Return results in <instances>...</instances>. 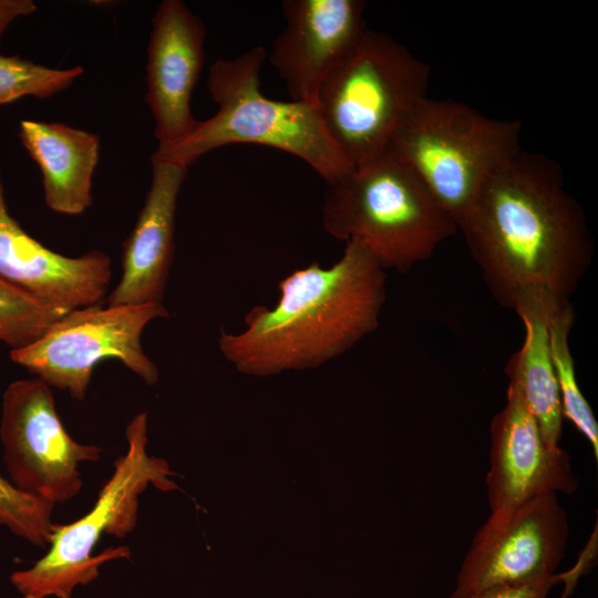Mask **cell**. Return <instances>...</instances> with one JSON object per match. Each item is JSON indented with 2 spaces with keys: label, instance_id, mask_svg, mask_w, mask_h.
<instances>
[{
  "label": "cell",
  "instance_id": "obj_13",
  "mask_svg": "<svg viewBox=\"0 0 598 598\" xmlns=\"http://www.w3.org/2000/svg\"><path fill=\"white\" fill-rule=\"evenodd\" d=\"M147 47L146 94L158 147L178 142L196 126L190 97L204 66L206 28L179 0L163 1Z\"/></svg>",
  "mask_w": 598,
  "mask_h": 598
},
{
  "label": "cell",
  "instance_id": "obj_14",
  "mask_svg": "<svg viewBox=\"0 0 598 598\" xmlns=\"http://www.w3.org/2000/svg\"><path fill=\"white\" fill-rule=\"evenodd\" d=\"M110 257L92 250L66 257L27 234L9 214L0 171V279L49 306L71 311L102 303Z\"/></svg>",
  "mask_w": 598,
  "mask_h": 598
},
{
  "label": "cell",
  "instance_id": "obj_6",
  "mask_svg": "<svg viewBox=\"0 0 598 598\" xmlns=\"http://www.w3.org/2000/svg\"><path fill=\"white\" fill-rule=\"evenodd\" d=\"M520 131L518 120L425 96L400 123L388 150L458 225L489 176L522 150Z\"/></svg>",
  "mask_w": 598,
  "mask_h": 598
},
{
  "label": "cell",
  "instance_id": "obj_23",
  "mask_svg": "<svg viewBox=\"0 0 598 598\" xmlns=\"http://www.w3.org/2000/svg\"><path fill=\"white\" fill-rule=\"evenodd\" d=\"M37 6L32 0H0V39L17 18L32 14Z\"/></svg>",
  "mask_w": 598,
  "mask_h": 598
},
{
  "label": "cell",
  "instance_id": "obj_12",
  "mask_svg": "<svg viewBox=\"0 0 598 598\" xmlns=\"http://www.w3.org/2000/svg\"><path fill=\"white\" fill-rule=\"evenodd\" d=\"M578 486L569 453L546 441L536 419L508 386L506 403L491 423L486 475L491 512L540 495H571Z\"/></svg>",
  "mask_w": 598,
  "mask_h": 598
},
{
  "label": "cell",
  "instance_id": "obj_5",
  "mask_svg": "<svg viewBox=\"0 0 598 598\" xmlns=\"http://www.w3.org/2000/svg\"><path fill=\"white\" fill-rule=\"evenodd\" d=\"M127 448L114 462L85 515L68 524H53L48 551L30 568L16 570L10 581L22 598H72L79 586L94 581L102 564L130 558L126 546L93 550L103 535L118 538L137 524L140 496L148 487L169 491L176 484L167 463L147 453V413L136 414L125 429Z\"/></svg>",
  "mask_w": 598,
  "mask_h": 598
},
{
  "label": "cell",
  "instance_id": "obj_1",
  "mask_svg": "<svg viewBox=\"0 0 598 598\" xmlns=\"http://www.w3.org/2000/svg\"><path fill=\"white\" fill-rule=\"evenodd\" d=\"M457 229L506 309L528 289L569 298L594 257L585 212L567 190L560 166L524 150L489 176Z\"/></svg>",
  "mask_w": 598,
  "mask_h": 598
},
{
  "label": "cell",
  "instance_id": "obj_8",
  "mask_svg": "<svg viewBox=\"0 0 598 598\" xmlns=\"http://www.w3.org/2000/svg\"><path fill=\"white\" fill-rule=\"evenodd\" d=\"M168 317L163 303L109 306L101 303L69 311L42 337L12 349L11 360L48 385L84 400L96 364L116 359L154 385L159 372L144 353L141 337L154 319Z\"/></svg>",
  "mask_w": 598,
  "mask_h": 598
},
{
  "label": "cell",
  "instance_id": "obj_17",
  "mask_svg": "<svg viewBox=\"0 0 598 598\" xmlns=\"http://www.w3.org/2000/svg\"><path fill=\"white\" fill-rule=\"evenodd\" d=\"M19 137L42 173L48 207L66 215L85 212L92 205L99 136L62 123L23 120Z\"/></svg>",
  "mask_w": 598,
  "mask_h": 598
},
{
  "label": "cell",
  "instance_id": "obj_21",
  "mask_svg": "<svg viewBox=\"0 0 598 598\" xmlns=\"http://www.w3.org/2000/svg\"><path fill=\"white\" fill-rule=\"evenodd\" d=\"M54 505L19 491L0 475V526L34 546H48Z\"/></svg>",
  "mask_w": 598,
  "mask_h": 598
},
{
  "label": "cell",
  "instance_id": "obj_2",
  "mask_svg": "<svg viewBox=\"0 0 598 598\" xmlns=\"http://www.w3.org/2000/svg\"><path fill=\"white\" fill-rule=\"evenodd\" d=\"M385 280V270L362 246L346 243L330 267L313 261L280 280L276 305L252 307L244 330H221L219 351L250 375L317 368L379 327Z\"/></svg>",
  "mask_w": 598,
  "mask_h": 598
},
{
  "label": "cell",
  "instance_id": "obj_3",
  "mask_svg": "<svg viewBox=\"0 0 598 598\" xmlns=\"http://www.w3.org/2000/svg\"><path fill=\"white\" fill-rule=\"evenodd\" d=\"M266 59V49L256 45L233 59L216 60L207 89L217 112L178 142L157 147L152 157L188 167L215 148L254 143L302 159L328 185L347 176L354 166L326 130L317 105L261 93L259 74Z\"/></svg>",
  "mask_w": 598,
  "mask_h": 598
},
{
  "label": "cell",
  "instance_id": "obj_7",
  "mask_svg": "<svg viewBox=\"0 0 598 598\" xmlns=\"http://www.w3.org/2000/svg\"><path fill=\"white\" fill-rule=\"evenodd\" d=\"M430 68L391 35L367 29L316 102L326 130L357 167L383 154L423 97Z\"/></svg>",
  "mask_w": 598,
  "mask_h": 598
},
{
  "label": "cell",
  "instance_id": "obj_18",
  "mask_svg": "<svg viewBox=\"0 0 598 598\" xmlns=\"http://www.w3.org/2000/svg\"><path fill=\"white\" fill-rule=\"evenodd\" d=\"M574 322L575 311L569 298L558 296L550 310L548 333L563 415L586 437L597 460L598 423L591 406L579 389L575 360L569 347V332Z\"/></svg>",
  "mask_w": 598,
  "mask_h": 598
},
{
  "label": "cell",
  "instance_id": "obj_11",
  "mask_svg": "<svg viewBox=\"0 0 598 598\" xmlns=\"http://www.w3.org/2000/svg\"><path fill=\"white\" fill-rule=\"evenodd\" d=\"M362 0H286L283 30L267 59L283 80L291 101L316 105L337 65L368 29Z\"/></svg>",
  "mask_w": 598,
  "mask_h": 598
},
{
  "label": "cell",
  "instance_id": "obj_20",
  "mask_svg": "<svg viewBox=\"0 0 598 598\" xmlns=\"http://www.w3.org/2000/svg\"><path fill=\"white\" fill-rule=\"evenodd\" d=\"M82 66L52 69L20 56L0 54V105L24 96L44 99L69 87Z\"/></svg>",
  "mask_w": 598,
  "mask_h": 598
},
{
  "label": "cell",
  "instance_id": "obj_4",
  "mask_svg": "<svg viewBox=\"0 0 598 598\" xmlns=\"http://www.w3.org/2000/svg\"><path fill=\"white\" fill-rule=\"evenodd\" d=\"M328 187L324 230L362 246L383 270L408 272L458 231L450 214L389 150Z\"/></svg>",
  "mask_w": 598,
  "mask_h": 598
},
{
  "label": "cell",
  "instance_id": "obj_9",
  "mask_svg": "<svg viewBox=\"0 0 598 598\" xmlns=\"http://www.w3.org/2000/svg\"><path fill=\"white\" fill-rule=\"evenodd\" d=\"M0 440L10 482L54 506L80 493V465L99 461L103 452L70 436L56 413L51 386L37 377L17 380L6 389Z\"/></svg>",
  "mask_w": 598,
  "mask_h": 598
},
{
  "label": "cell",
  "instance_id": "obj_10",
  "mask_svg": "<svg viewBox=\"0 0 598 598\" xmlns=\"http://www.w3.org/2000/svg\"><path fill=\"white\" fill-rule=\"evenodd\" d=\"M569 522L557 494L491 512L477 529L446 598L549 579L567 548Z\"/></svg>",
  "mask_w": 598,
  "mask_h": 598
},
{
  "label": "cell",
  "instance_id": "obj_15",
  "mask_svg": "<svg viewBox=\"0 0 598 598\" xmlns=\"http://www.w3.org/2000/svg\"><path fill=\"white\" fill-rule=\"evenodd\" d=\"M152 183L134 229L123 244L121 280L109 306L163 303L174 260L175 214L186 166L152 157Z\"/></svg>",
  "mask_w": 598,
  "mask_h": 598
},
{
  "label": "cell",
  "instance_id": "obj_19",
  "mask_svg": "<svg viewBox=\"0 0 598 598\" xmlns=\"http://www.w3.org/2000/svg\"><path fill=\"white\" fill-rule=\"evenodd\" d=\"M68 312L0 279V341L11 350L33 343Z\"/></svg>",
  "mask_w": 598,
  "mask_h": 598
},
{
  "label": "cell",
  "instance_id": "obj_22",
  "mask_svg": "<svg viewBox=\"0 0 598 598\" xmlns=\"http://www.w3.org/2000/svg\"><path fill=\"white\" fill-rule=\"evenodd\" d=\"M565 577L555 575L549 579L537 582L494 586L462 598H548L553 586Z\"/></svg>",
  "mask_w": 598,
  "mask_h": 598
},
{
  "label": "cell",
  "instance_id": "obj_16",
  "mask_svg": "<svg viewBox=\"0 0 598 598\" xmlns=\"http://www.w3.org/2000/svg\"><path fill=\"white\" fill-rule=\"evenodd\" d=\"M557 297L542 289H528L516 297L512 310L522 320L525 336L520 349L505 367L508 386L524 402L551 445H559L564 419L548 333L549 315Z\"/></svg>",
  "mask_w": 598,
  "mask_h": 598
}]
</instances>
